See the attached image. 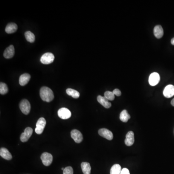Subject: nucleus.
I'll use <instances>...</instances> for the list:
<instances>
[{
	"instance_id": "nucleus-18",
	"label": "nucleus",
	"mask_w": 174,
	"mask_h": 174,
	"mask_svg": "<svg viewBox=\"0 0 174 174\" xmlns=\"http://www.w3.org/2000/svg\"><path fill=\"white\" fill-rule=\"evenodd\" d=\"M154 34L157 38L160 39L164 35V30L161 25H157L154 28Z\"/></svg>"
},
{
	"instance_id": "nucleus-21",
	"label": "nucleus",
	"mask_w": 174,
	"mask_h": 174,
	"mask_svg": "<svg viewBox=\"0 0 174 174\" xmlns=\"http://www.w3.org/2000/svg\"><path fill=\"white\" fill-rule=\"evenodd\" d=\"M66 93L68 95L72 96L74 98L77 99L80 96V92L72 88H67L66 90Z\"/></svg>"
},
{
	"instance_id": "nucleus-29",
	"label": "nucleus",
	"mask_w": 174,
	"mask_h": 174,
	"mask_svg": "<svg viewBox=\"0 0 174 174\" xmlns=\"http://www.w3.org/2000/svg\"><path fill=\"white\" fill-rule=\"evenodd\" d=\"M171 43L173 45H174V38L172 39L171 41Z\"/></svg>"
},
{
	"instance_id": "nucleus-20",
	"label": "nucleus",
	"mask_w": 174,
	"mask_h": 174,
	"mask_svg": "<svg viewBox=\"0 0 174 174\" xmlns=\"http://www.w3.org/2000/svg\"><path fill=\"white\" fill-rule=\"evenodd\" d=\"M81 167L84 174H91V167L89 163L83 162L81 164Z\"/></svg>"
},
{
	"instance_id": "nucleus-15",
	"label": "nucleus",
	"mask_w": 174,
	"mask_h": 174,
	"mask_svg": "<svg viewBox=\"0 0 174 174\" xmlns=\"http://www.w3.org/2000/svg\"><path fill=\"white\" fill-rule=\"evenodd\" d=\"M30 76L29 74L25 73L20 76L19 79V84L22 86H24L28 84L30 80Z\"/></svg>"
},
{
	"instance_id": "nucleus-31",
	"label": "nucleus",
	"mask_w": 174,
	"mask_h": 174,
	"mask_svg": "<svg viewBox=\"0 0 174 174\" xmlns=\"http://www.w3.org/2000/svg\"><path fill=\"white\" fill-rule=\"evenodd\" d=\"M64 169H65V168H63V167L62 168V170H63V171L64 170Z\"/></svg>"
},
{
	"instance_id": "nucleus-10",
	"label": "nucleus",
	"mask_w": 174,
	"mask_h": 174,
	"mask_svg": "<svg viewBox=\"0 0 174 174\" xmlns=\"http://www.w3.org/2000/svg\"><path fill=\"white\" fill-rule=\"evenodd\" d=\"M160 80V75L157 73H153L149 76V83L152 86H156L158 84Z\"/></svg>"
},
{
	"instance_id": "nucleus-13",
	"label": "nucleus",
	"mask_w": 174,
	"mask_h": 174,
	"mask_svg": "<svg viewBox=\"0 0 174 174\" xmlns=\"http://www.w3.org/2000/svg\"><path fill=\"white\" fill-rule=\"evenodd\" d=\"M15 54L14 45H10L5 49L4 52V56L6 59H10L13 57Z\"/></svg>"
},
{
	"instance_id": "nucleus-23",
	"label": "nucleus",
	"mask_w": 174,
	"mask_h": 174,
	"mask_svg": "<svg viewBox=\"0 0 174 174\" xmlns=\"http://www.w3.org/2000/svg\"><path fill=\"white\" fill-rule=\"evenodd\" d=\"M25 36L27 41L28 42H30V43H33L35 41V39H36L34 34L30 31H27L26 32H25Z\"/></svg>"
},
{
	"instance_id": "nucleus-19",
	"label": "nucleus",
	"mask_w": 174,
	"mask_h": 174,
	"mask_svg": "<svg viewBox=\"0 0 174 174\" xmlns=\"http://www.w3.org/2000/svg\"><path fill=\"white\" fill-rule=\"evenodd\" d=\"M130 118H131V116L126 110H123L120 114V120L123 123H127Z\"/></svg>"
},
{
	"instance_id": "nucleus-11",
	"label": "nucleus",
	"mask_w": 174,
	"mask_h": 174,
	"mask_svg": "<svg viewBox=\"0 0 174 174\" xmlns=\"http://www.w3.org/2000/svg\"><path fill=\"white\" fill-rule=\"evenodd\" d=\"M164 97L169 98L174 95V86L172 85H169L165 87L164 90Z\"/></svg>"
},
{
	"instance_id": "nucleus-22",
	"label": "nucleus",
	"mask_w": 174,
	"mask_h": 174,
	"mask_svg": "<svg viewBox=\"0 0 174 174\" xmlns=\"http://www.w3.org/2000/svg\"><path fill=\"white\" fill-rule=\"evenodd\" d=\"M121 169L120 165L119 164H115L113 165L110 169V174H120Z\"/></svg>"
},
{
	"instance_id": "nucleus-6",
	"label": "nucleus",
	"mask_w": 174,
	"mask_h": 174,
	"mask_svg": "<svg viewBox=\"0 0 174 174\" xmlns=\"http://www.w3.org/2000/svg\"><path fill=\"white\" fill-rule=\"evenodd\" d=\"M58 115L61 119L66 120L71 117V112L68 109L62 107L58 110Z\"/></svg>"
},
{
	"instance_id": "nucleus-4",
	"label": "nucleus",
	"mask_w": 174,
	"mask_h": 174,
	"mask_svg": "<svg viewBox=\"0 0 174 174\" xmlns=\"http://www.w3.org/2000/svg\"><path fill=\"white\" fill-rule=\"evenodd\" d=\"M19 108L23 113L25 115H28L30 112V103L26 99L22 100L19 103Z\"/></svg>"
},
{
	"instance_id": "nucleus-14",
	"label": "nucleus",
	"mask_w": 174,
	"mask_h": 174,
	"mask_svg": "<svg viewBox=\"0 0 174 174\" xmlns=\"http://www.w3.org/2000/svg\"><path fill=\"white\" fill-rule=\"evenodd\" d=\"M97 101L101 105H102L103 107L106 109H109L111 106V103L104 96L99 95L97 97Z\"/></svg>"
},
{
	"instance_id": "nucleus-24",
	"label": "nucleus",
	"mask_w": 174,
	"mask_h": 174,
	"mask_svg": "<svg viewBox=\"0 0 174 174\" xmlns=\"http://www.w3.org/2000/svg\"><path fill=\"white\" fill-rule=\"evenodd\" d=\"M8 91V88L6 84L3 82L0 83V94L1 95L5 94Z\"/></svg>"
},
{
	"instance_id": "nucleus-27",
	"label": "nucleus",
	"mask_w": 174,
	"mask_h": 174,
	"mask_svg": "<svg viewBox=\"0 0 174 174\" xmlns=\"http://www.w3.org/2000/svg\"><path fill=\"white\" fill-rule=\"evenodd\" d=\"M113 94H114L115 95L117 96H120L121 94V91H120V90L117 89V88H116V89L114 90L113 91Z\"/></svg>"
},
{
	"instance_id": "nucleus-26",
	"label": "nucleus",
	"mask_w": 174,
	"mask_h": 174,
	"mask_svg": "<svg viewBox=\"0 0 174 174\" xmlns=\"http://www.w3.org/2000/svg\"><path fill=\"white\" fill-rule=\"evenodd\" d=\"M63 174H73V169L71 167H66L63 170Z\"/></svg>"
},
{
	"instance_id": "nucleus-1",
	"label": "nucleus",
	"mask_w": 174,
	"mask_h": 174,
	"mask_svg": "<svg viewBox=\"0 0 174 174\" xmlns=\"http://www.w3.org/2000/svg\"><path fill=\"white\" fill-rule=\"evenodd\" d=\"M40 96L43 101L47 102H50L54 98L53 91L47 87H42L41 88Z\"/></svg>"
},
{
	"instance_id": "nucleus-3",
	"label": "nucleus",
	"mask_w": 174,
	"mask_h": 174,
	"mask_svg": "<svg viewBox=\"0 0 174 174\" xmlns=\"http://www.w3.org/2000/svg\"><path fill=\"white\" fill-rule=\"evenodd\" d=\"M46 125V120L44 117H40L38 119V121L36 124V128L35 131L38 135H40L44 131Z\"/></svg>"
},
{
	"instance_id": "nucleus-30",
	"label": "nucleus",
	"mask_w": 174,
	"mask_h": 174,
	"mask_svg": "<svg viewBox=\"0 0 174 174\" xmlns=\"http://www.w3.org/2000/svg\"><path fill=\"white\" fill-rule=\"evenodd\" d=\"M171 105L173 106H174V98L173 99V100H172L171 101Z\"/></svg>"
},
{
	"instance_id": "nucleus-5",
	"label": "nucleus",
	"mask_w": 174,
	"mask_h": 174,
	"mask_svg": "<svg viewBox=\"0 0 174 174\" xmlns=\"http://www.w3.org/2000/svg\"><path fill=\"white\" fill-rule=\"evenodd\" d=\"M41 159L42 160L43 164L48 167L51 165L52 163L53 156L51 153L44 152L41 156Z\"/></svg>"
},
{
	"instance_id": "nucleus-7",
	"label": "nucleus",
	"mask_w": 174,
	"mask_h": 174,
	"mask_svg": "<svg viewBox=\"0 0 174 174\" xmlns=\"http://www.w3.org/2000/svg\"><path fill=\"white\" fill-rule=\"evenodd\" d=\"M33 130L32 128L27 127L24 132L22 133L20 135V140L22 142H26L29 140V138L32 136Z\"/></svg>"
},
{
	"instance_id": "nucleus-16",
	"label": "nucleus",
	"mask_w": 174,
	"mask_h": 174,
	"mask_svg": "<svg viewBox=\"0 0 174 174\" xmlns=\"http://www.w3.org/2000/svg\"><path fill=\"white\" fill-rule=\"evenodd\" d=\"M0 155L2 158L7 160H10L12 158V156L8 151L7 149L4 148H1L0 149Z\"/></svg>"
},
{
	"instance_id": "nucleus-9",
	"label": "nucleus",
	"mask_w": 174,
	"mask_h": 174,
	"mask_svg": "<svg viewBox=\"0 0 174 174\" xmlns=\"http://www.w3.org/2000/svg\"><path fill=\"white\" fill-rule=\"evenodd\" d=\"M98 134L100 136L106 139L107 140H112L113 138V135L112 132L107 129L102 128L98 131Z\"/></svg>"
},
{
	"instance_id": "nucleus-25",
	"label": "nucleus",
	"mask_w": 174,
	"mask_h": 174,
	"mask_svg": "<svg viewBox=\"0 0 174 174\" xmlns=\"http://www.w3.org/2000/svg\"><path fill=\"white\" fill-rule=\"evenodd\" d=\"M104 97L106 98L109 101H113L115 99V95L113 91H106L104 94Z\"/></svg>"
},
{
	"instance_id": "nucleus-2",
	"label": "nucleus",
	"mask_w": 174,
	"mask_h": 174,
	"mask_svg": "<svg viewBox=\"0 0 174 174\" xmlns=\"http://www.w3.org/2000/svg\"><path fill=\"white\" fill-rule=\"evenodd\" d=\"M54 55L51 52L45 53L41 57L40 62L44 65H49L54 62Z\"/></svg>"
},
{
	"instance_id": "nucleus-8",
	"label": "nucleus",
	"mask_w": 174,
	"mask_h": 174,
	"mask_svg": "<svg viewBox=\"0 0 174 174\" xmlns=\"http://www.w3.org/2000/svg\"><path fill=\"white\" fill-rule=\"evenodd\" d=\"M71 138L73 139L75 142L77 143H80L82 141L83 139V135L78 130L74 129L71 132Z\"/></svg>"
},
{
	"instance_id": "nucleus-17",
	"label": "nucleus",
	"mask_w": 174,
	"mask_h": 174,
	"mask_svg": "<svg viewBox=\"0 0 174 174\" xmlns=\"http://www.w3.org/2000/svg\"><path fill=\"white\" fill-rule=\"evenodd\" d=\"M18 30V25L15 23H10L7 24L5 28V30L6 33L8 34L15 33Z\"/></svg>"
},
{
	"instance_id": "nucleus-12",
	"label": "nucleus",
	"mask_w": 174,
	"mask_h": 174,
	"mask_svg": "<svg viewBox=\"0 0 174 174\" xmlns=\"http://www.w3.org/2000/svg\"><path fill=\"white\" fill-rule=\"evenodd\" d=\"M135 142V136L133 132L129 131L126 135L125 144L127 146H131Z\"/></svg>"
},
{
	"instance_id": "nucleus-28",
	"label": "nucleus",
	"mask_w": 174,
	"mask_h": 174,
	"mask_svg": "<svg viewBox=\"0 0 174 174\" xmlns=\"http://www.w3.org/2000/svg\"><path fill=\"white\" fill-rule=\"evenodd\" d=\"M130 174V172H129V170L127 169V168H123L121 170V174Z\"/></svg>"
}]
</instances>
